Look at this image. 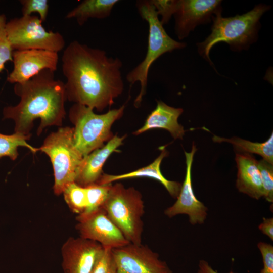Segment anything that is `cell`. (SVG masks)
<instances>
[{"instance_id":"obj_1","label":"cell","mask_w":273,"mask_h":273,"mask_svg":"<svg viewBox=\"0 0 273 273\" xmlns=\"http://www.w3.org/2000/svg\"><path fill=\"white\" fill-rule=\"evenodd\" d=\"M61 61L67 100L101 112L122 93L119 58L74 40L64 50Z\"/></svg>"},{"instance_id":"obj_2","label":"cell","mask_w":273,"mask_h":273,"mask_svg":"<svg viewBox=\"0 0 273 273\" xmlns=\"http://www.w3.org/2000/svg\"><path fill=\"white\" fill-rule=\"evenodd\" d=\"M14 90L20 101L15 106L5 107L3 114L4 119L14 121V132L31 135L37 118L40 120L37 135L46 127L62 125L67 99L65 84L55 77L54 72L44 70L26 82L15 84Z\"/></svg>"},{"instance_id":"obj_3","label":"cell","mask_w":273,"mask_h":273,"mask_svg":"<svg viewBox=\"0 0 273 273\" xmlns=\"http://www.w3.org/2000/svg\"><path fill=\"white\" fill-rule=\"evenodd\" d=\"M136 7L140 16L148 24V47L143 60L126 75V80L131 85L136 82L141 88L134 105L138 107L145 95L149 71L153 63L167 52L184 48L186 43L177 41L170 37L160 21L158 14L151 0L138 1Z\"/></svg>"},{"instance_id":"obj_4","label":"cell","mask_w":273,"mask_h":273,"mask_svg":"<svg viewBox=\"0 0 273 273\" xmlns=\"http://www.w3.org/2000/svg\"><path fill=\"white\" fill-rule=\"evenodd\" d=\"M269 7L262 4L242 15L223 17L221 10L212 16L213 23L211 33L202 42L198 43V51L205 59L211 62L209 52L219 42H225L234 49L241 50L255 40L259 21Z\"/></svg>"},{"instance_id":"obj_5","label":"cell","mask_w":273,"mask_h":273,"mask_svg":"<svg viewBox=\"0 0 273 273\" xmlns=\"http://www.w3.org/2000/svg\"><path fill=\"white\" fill-rule=\"evenodd\" d=\"M125 108L123 104L119 108L97 114L92 108L79 104L70 107L69 117L74 125V144L83 157L102 147L104 142L113 138L111 127L123 115Z\"/></svg>"},{"instance_id":"obj_6","label":"cell","mask_w":273,"mask_h":273,"mask_svg":"<svg viewBox=\"0 0 273 273\" xmlns=\"http://www.w3.org/2000/svg\"><path fill=\"white\" fill-rule=\"evenodd\" d=\"M128 241L142 244L144 205L141 193L121 183L111 185L102 208Z\"/></svg>"},{"instance_id":"obj_7","label":"cell","mask_w":273,"mask_h":273,"mask_svg":"<svg viewBox=\"0 0 273 273\" xmlns=\"http://www.w3.org/2000/svg\"><path fill=\"white\" fill-rule=\"evenodd\" d=\"M38 149L50 159L54 170V192L60 195L68 184L75 182L83 158L75 147L73 127L59 128L50 133Z\"/></svg>"},{"instance_id":"obj_8","label":"cell","mask_w":273,"mask_h":273,"mask_svg":"<svg viewBox=\"0 0 273 273\" xmlns=\"http://www.w3.org/2000/svg\"><path fill=\"white\" fill-rule=\"evenodd\" d=\"M39 17L22 16L7 22L6 32L13 50H43L58 53L65 46L63 35L47 31Z\"/></svg>"},{"instance_id":"obj_9","label":"cell","mask_w":273,"mask_h":273,"mask_svg":"<svg viewBox=\"0 0 273 273\" xmlns=\"http://www.w3.org/2000/svg\"><path fill=\"white\" fill-rule=\"evenodd\" d=\"M111 251L117 273H173L158 253L142 244L129 243Z\"/></svg>"},{"instance_id":"obj_10","label":"cell","mask_w":273,"mask_h":273,"mask_svg":"<svg viewBox=\"0 0 273 273\" xmlns=\"http://www.w3.org/2000/svg\"><path fill=\"white\" fill-rule=\"evenodd\" d=\"M76 228L80 237L96 242L104 248L113 249L130 243L102 208L87 214H79Z\"/></svg>"},{"instance_id":"obj_11","label":"cell","mask_w":273,"mask_h":273,"mask_svg":"<svg viewBox=\"0 0 273 273\" xmlns=\"http://www.w3.org/2000/svg\"><path fill=\"white\" fill-rule=\"evenodd\" d=\"M58 53L43 50H15L13 69L7 77L11 83L26 82L44 70L57 69Z\"/></svg>"},{"instance_id":"obj_12","label":"cell","mask_w":273,"mask_h":273,"mask_svg":"<svg viewBox=\"0 0 273 273\" xmlns=\"http://www.w3.org/2000/svg\"><path fill=\"white\" fill-rule=\"evenodd\" d=\"M197 151L193 143L190 152L185 151L186 171L184 181L176 202L164 211V214L169 218L177 215L186 214L192 225L202 224L207 218V207L195 196L192 183L191 170L194 154Z\"/></svg>"},{"instance_id":"obj_13","label":"cell","mask_w":273,"mask_h":273,"mask_svg":"<svg viewBox=\"0 0 273 273\" xmlns=\"http://www.w3.org/2000/svg\"><path fill=\"white\" fill-rule=\"evenodd\" d=\"M104 248L81 237H70L61 249L64 273H90Z\"/></svg>"},{"instance_id":"obj_14","label":"cell","mask_w":273,"mask_h":273,"mask_svg":"<svg viewBox=\"0 0 273 273\" xmlns=\"http://www.w3.org/2000/svg\"><path fill=\"white\" fill-rule=\"evenodd\" d=\"M218 0H177L175 30L179 39L186 37L198 24L207 22L220 10Z\"/></svg>"},{"instance_id":"obj_15","label":"cell","mask_w":273,"mask_h":273,"mask_svg":"<svg viewBox=\"0 0 273 273\" xmlns=\"http://www.w3.org/2000/svg\"><path fill=\"white\" fill-rule=\"evenodd\" d=\"M125 136L115 135L106 145L83 157L75 183L83 187L97 184L102 174L103 166L107 159L123 143Z\"/></svg>"},{"instance_id":"obj_16","label":"cell","mask_w":273,"mask_h":273,"mask_svg":"<svg viewBox=\"0 0 273 273\" xmlns=\"http://www.w3.org/2000/svg\"><path fill=\"white\" fill-rule=\"evenodd\" d=\"M238 168L236 186L238 190L253 199L259 200L263 196L258 161L249 153H236Z\"/></svg>"},{"instance_id":"obj_17","label":"cell","mask_w":273,"mask_h":273,"mask_svg":"<svg viewBox=\"0 0 273 273\" xmlns=\"http://www.w3.org/2000/svg\"><path fill=\"white\" fill-rule=\"evenodd\" d=\"M157 103L156 108L148 116L144 125L133 134L139 135L148 130L161 128L168 131L174 139H183L185 130L178 123V118L183 109L171 107L161 101H157Z\"/></svg>"},{"instance_id":"obj_18","label":"cell","mask_w":273,"mask_h":273,"mask_svg":"<svg viewBox=\"0 0 273 273\" xmlns=\"http://www.w3.org/2000/svg\"><path fill=\"white\" fill-rule=\"evenodd\" d=\"M165 147V146L161 147L160 154L150 165L135 171L122 174L111 175L103 173L97 184L106 185L112 184V182L116 180L131 178H151L161 183L173 198H177L181 189V184L177 181L167 179L162 175L160 170L162 161L168 154Z\"/></svg>"},{"instance_id":"obj_19","label":"cell","mask_w":273,"mask_h":273,"mask_svg":"<svg viewBox=\"0 0 273 273\" xmlns=\"http://www.w3.org/2000/svg\"><path fill=\"white\" fill-rule=\"evenodd\" d=\"M118 0H84L66 15V19H74L82 26L89 19L108 17Z\"/></svg>"},{"instance_id":"obj_20","label":"cell","mask_w":273,"mask_h":273,"mask_svg":"<svg viewBox=\"0 0 273 273\" xmlns=\"http://www.w3.org/2000/svg\"><path fill=\"white\" fill-rule=\"evenodd\" d=\"M216 142H226L232 144L236 153L256 154L263 159L273 164V133L269 139L263 143L252 142L238 137L231 139L214 135L212 138Z\"/></svg>"},{"instance_id":"obj_21","label":"cell","mask_w":273,"mask_h":273,"mask_svg":"<svg viewBox=\"0 0 273 273\" xmlns=\"http://www.w3.org/2000/svg\"><path fill=\"white\" fill-rule=\"evenodd\" d=\"M31 136L16 132L11 135L0 133V158L8 157L12 160H15L19 155V147H26L32 152L36 153L38 149L32 147L27 142Z\"/></svg>"},{"instance_id":"obj_22","label":"cell","mask_w":273,"mask_h":273,"mask_svg":"<svg viewBox=\"0 0 273 273\" xmlns=\"http://www.w3.org/2000/svg\"><path fill=\"white\" fill-rule=\"evenodd\" d=\"M62 194L66 203L73 213L79 215L84 212L86 206L85 187L73 182L65 187Z\"/></svg>"},{"instance_id":"obj_23","label":"cell","mask_w":273,"mask_h":273,"mask_svg":"<svg viewBox=\"0 0 273 273\" xmlns=\"http://www.w3.org/2000/svg\"><path fill=\"white\" fill-rule=\"evenodd\" d=\"M112 184H94L85 187L86 206L81 214H87L101 208L106 201Z\"/></svg>"},{"instance_id":"obj_24","label":"cell","mask_w":273,"mask_h":273,"mask_svg":"<svg viewBox=\"0 0 273 273\" xmlns=\"http://www.w3.org/2000/svg\"><path fill=\"white\" fill-rule=\"evenodd\" d=\"M260 173L263 196L266 201L273 202V164L264 159L258 161Z\"/></svg>"},{"instance_id":"obj_25","label":"cell","mask_w":273,"mask_h":273,"mask_svg":"<svg viewBox=\"0 0 273 273\" xmlns=\"http://www.w3.org/2000/svg\"><path fill=\"white\" fill-rule=\"evenodd\" d=\"M6 23L5 15L0 14V72L5 68L6 62L13 60L14 50L7 36Z\"/></svg>"},{"instance_id":"obj_26","label":"cell","mask_w":273,"mask_h":273,"mask_svg":"<svg viewBox=\"0 0 273 273\" xmlns=\"http://www.w3.org/2000/svg\"><path fill=\"white\" fill-rule=\"evenodd\" d=\"M22 16L31 15L37 13L42 22L46 21L49 12V5L48 0H21Z\"/></svg>"},{"instance_id":"obj_27","label":"cell","mask_w":273,"mask_h":273,"mask_svg":"<svg viewBox=\"0 0 273 273\" xmlns=\"http://www.w3.org/2000/svg\"><path fill=\"white\" fill-rule=\"evenodd\" d=\"M111 250L104 248L90 273H117Z\"/></svg>"},{"instance_id":"obj_28","label":"cell","mask_w":273,"mask_h":273,"mask_svg":"<svg viewBox=\"0 0 273 273\" xmlns=\"http://www.w3.org/2000/svg\"><path fill=\"white\" fill-rule=\"evenodd\" d=\"M151 2L158 16H161L160 21L162 25L167 23L175 13L177 0H151Z\"/></svg>"},{"instance_id":"obj_29","label":"cell","mask_w":273,"mask_h":273,"mask_svg":"<svg viewBox=\"0 0 273 273\" xmlns=\"http://www.w3.org/2000/svg\"><path fill=\"white\" fill-rule=\"evenodd\" d=\"M257 247L260 252L263 267L260 273H273V246L269 243L259 242Z\"/></svg>"},{"instance_id":"obj_30","label":"cell","mask_w":273,"mask_h":273,"mask_svg":"<svg viewBox=\"0 0 273 273\" xmlns=\"http://www.w3.org/2000/svg\"><path fill=\"white\" fill-rule=\"evenodd\" d=\"M259 230L262 233L273 240V218L263 217L262 221L258 225Z\"/></svg>"},{"instance_id":"obj_31","label":"cell","mask_w":273,"mask_h":273,"mask_svg":"<svg viewBox=\"0 0 273 273\" xmlns=\"http://www.w3.org/2000/svg\"><path fill=\"white\" fill-rule=\"evenodd\" d=\"M198 267L196 273H219L214 270L207 261L203 259L199 260ZM229 273L236 272L230 271Z\"/></svg>"}]
</instances>
